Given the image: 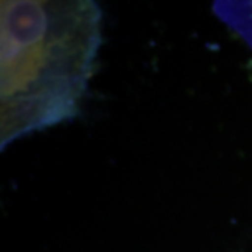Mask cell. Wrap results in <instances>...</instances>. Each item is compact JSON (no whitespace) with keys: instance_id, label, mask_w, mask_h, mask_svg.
Returning a JSON list of instances; mask_svg holds the SVG:
<instances>
[{"instance_id":"6da1fadb","label":"cell","mask_w":252,"mask_h":252,"mask_svg":"<svg viewBox=\"0 0 252 252\" xmlns=\"http://www.w3.org/2000/svg\"><path fill=\"white\" fill-rule=\"evenodd\" d=\"M2 146L74 118L92 77L102 12L89 0H3Z\"/></svg>"}]
</instances>
